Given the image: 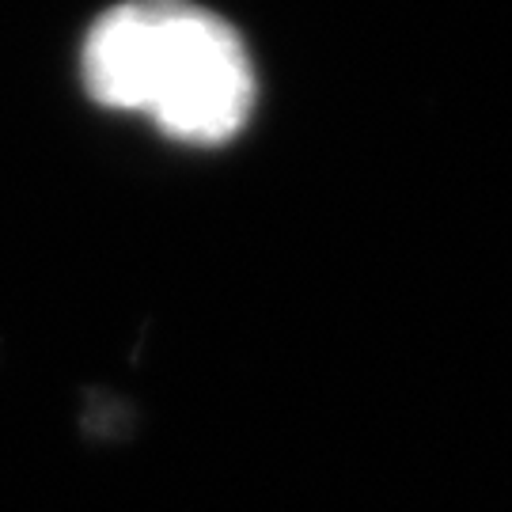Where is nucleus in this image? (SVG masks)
<instances>
[{"mask_svg":"<svg viewBox=\"0 0 512 512\" xmlns=\"http://www.w3.org/2000/svg\"><path fill=\"white\" fill-rule=\"evenodd\" d=\"M99 107L145 114L186 145H224L255 110L247 46L220 16L186 0H129L92 23L80 50Z\"/></svg>","mask_w":512,"mask_h":512,"instance_id":"1","label":"nucleus"}]
</instances>
